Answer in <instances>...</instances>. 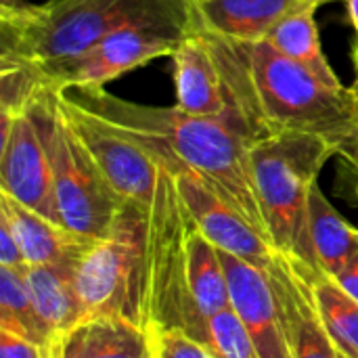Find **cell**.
Here are the masks:
<instances>
[{
    "mask_svg": "<svg viewBox=\"0 0 358 358\" xmlns=\"http://www.w3.org/2000/svg\"><path fill=\"white\" fill-rule=\"evenodd\" d=\"M0 191L63 224L46 149L27 109L0 111Z\"/></svg>",
    "mask_w": 358,
    "mask_h": 358,
    "instance_id": "cell-10",
    "label": "cell"
},
{
    "mask_svg": "<svg viewBox=\"0 0 358 358\" xmlns=\"http://www.w3.org/2000/svg\"><path fill=\"white\" fill-rule=\"evenodd\" d=\"M197 23L218 36L237 42L264 40L283 17L331 0H191Z\"/></svg>",
    "mask_w": 358,
    "mask_h": 358,
    "instance_id": "cell-16",
    "label": "cell"
},
{
    "mask_svg": "<svg viewBox=\"0 0 358 358\" xmlns=\"http://www.w3.org/2000/svg\"><path fill=\"white\" fill-rule=\"evenodd\" d=\"M206 29V27H203ZM224 71L231 101L258 138L306 134L358 157V105L352 86H329L277 52L266 40L237 42L206 29Z\"/></svg>",
    "mask_w": 358,
    "mask_h": 358,
    "instance_id": "cell-2",
    "label": "cell"
},
{
    "mask_svg": "<svg viewBox=\"0 0 358 358\" xmlns=\"http://www.w3.org/2000/svg\"><path fill=\"white\" fill-rule=\"evenodd\" d=\"M210 350L216 358H260L250 334L233 308L208 319Z\"/></svg>",
    "mask_w": 358,
    "mask_h": 358,
    "instance_id": "cell-24",
    "label": "cell"
},
{
    "mask_svg": "<svg viewBox=\"0 0 358 358\" xmlns=\"http://www.w3.org/2000/svg\"><path fill=\"white\" fill-rule=\"evenodd\" d=\"M0 355L2 358H48V348L8 329H0Z\"/></svg>",
    "mask_w": 358,
    "mask_h": 358,
    "instance_id": "cell-26",
    "label": "cell"
},
{
    "mask_svg": "<svg viewBox=\"0 0 358 358\" xmlns=\"http://www.w3.org/2000/svg\"><path fill=\"white\" fill-rule=\"evenodd\" d=\"M0 329L19 334L34 344L48 348L55 338L40 319L23 271L0 266Z\"/></svg>",
    "mask_w": 358,
    "mask_h": 358,
    "instance_id": "cell-23",
    "label": "cell"
},
{
    "mask_svg": "<svg viewBox=\"0 0 358 358\" xmlns=\"http://www.w3.org/2000/svg\"><path fill=\"white\" fill-rule=\"evenodd\" d=\"M334 279L358 302V252L348 258V262L340 268L338 275H334Z\"/></svg>",
    "mask_w": 358,
    "mask_h": 358,
    "instance_id": "cell-28",
    "label": "cell"
},
{
    "mask_svg": "<svg viewBox=\"0 0 358 358\" xmlns=\"http://www.w3.org/2000/svg\"><path fill=\"white\" fill-rule=\"evenodd\" d=\"M334 157H340V151L331 143L306 134H271L250 147L252 178L271 245L315 268L319 266L308 233V201L323 166Z\"/></svg>",
    "mask_w": 358,
    "mask_h": 358,
    "instance_id": "cell-4",
    "label": "cell"
},
{
    "mask_svg": "<svg viewBox=\"0 0 358 358\" xmlns=\"http://www.w3.org/2000/svg\"><path fill=\"white\" fill-rule=\"evenodd\" d=\"M61 105L73 132L80 136L113 191L124 201L151 208L162 166L147 149L105 117L73 105L63 96Z\"/></svg>",
    "mask_w": 358,
    "mask_h": 358,
    "instance_id": "cell-9",
    "label": "cell"
},
{
    "mask_svg": "<svg viewBox=\"0 0 358 358\" xmlns=\"http://www.w3.org/2000/svg\"><path fill=\"white\" fill-rule=\"evenodd\" d=\"M52 172L63 224L90 239H105L124 206L65 117L57 90L36 88L25 105Z\"/></svg>",
    "mask_w": 358,
    "mask_h": 358,
    "instance_id": "cell-5",
    "label": "cell"
},
{
    "mask_svg": "<svg viewBox=\"0 0 358 358\" xmlns=\"http://www.w3.org/2000/svg\"><path fill=\"white\" fill-rule=\"evenodd\" d=\"M352 90H355V94H357V105H358V73H357V80H355V84H352Z\"/></svg>",
    "mask_w": 358,
    "mask_h": 358,
    "instance_id": "cell-34",
    "label": "cell"
},
{
    "mask_svg": "<svg viewBox=\"0 0 358 358\" xmlns=\"http://www.w3.org/2000/svg\"><path fill=\"white\" fill-rule=\"evenodd\" d=\"M195 23L197 19L130 25L109 34L76 57L15 67L23 69L36 88L65 90L76 86H105L107 82L143 67L153 59L172 57L180 40Z\"/></svg>",
    "mask_w": 358,
    "mask_h": 358,
    "instance_id": "cell-8",
    "label": "cell"
},
{
    "mask_svg": "<svg viewBox=\"0 0 358 358\" xmlns=\"http://www.w3.org/2000/svg\"><path fill=\"white\" fill-rule=\"evenodd\" d=\"M191 0H44L0 8V65L29 67L84 52L113 31L195 21Z\"/></svg>",
    "mask_w": 358,
    "mask_h": 358,
    "instance_id": "cell-3",
    "label": "cell"
},
{
    "mask_svg": "<svg viewBox=\"0 0 358 358\" xmlns=\"http://www.w3.org/2000/svg\"><path fill=\"white\" fill-rule=\"evenodd\" d=\"M231 289V308L250 334L260 358H292L273 285L264 271L218 250Z\"/></svg>",
    "mask_w": 358,
    "mask_h": 358,
    "instance_id": "cell-13",
    "label": "cell"
},
{
    "mask_svg": "<svg viewBox=\"0 0 358 358\" xmlns=\"http://www.w3.org/2000/svg\"><path fill=\"white\" fill-rule=\"evenodd\" d=\"M25 0H0V8H10V6H19Z\"/></svg>",
    "mask_w": 358,
    "mask_h": 358,
    "instance_id": "cell-31",
    "label": "cell"
},
{
    "mask_svg": "<svg viewBox=\"0 0 358 358\" xmlns=\"http://www.w3.org/2000/svg\"><path fill=\"white\" fill-rule=\"evenodd\" d=\"M151 340V352L155 358H216L208 346L193 340L182 331L172 329H147Z\"/></svg>",
    "mask_w": 358,
    "mask_h": 358,
    "instance_id": "cell-25",
    "label": "cell"
},
{
    "mask_svg": "<svg viewBox=\"0 0 358 358\" xmlns=\"http://www.w3.org/2000/svg\"><path fill=\"white\" fill-rule=\"evenodd\" d=\"M63 358H149V331L122 319H88L61 338Z\"/></svg>",
    "mask_w": 358,
    "mask_h": 358,
    "instance_id": "cell-17",
    "label": "cell"
},
{
    "mask_svg": "<svg viewBox=\"0 0 358 358\" xmlns=\"http://www.w3.org/2000/svg\"><path fill=\"white\" fill-rule=\"evenodd\" d=\"M55 355H57V358H63V352H61V340H55Z\"/></svg>",
    "mask_w": 358,
    "mask_h": 358,
    "instance_id": "cell-32",
    "label": "cell"
},
{
    "mask_svg": "<svg viewBox=\"0 0 358 358\" xmlns=\"http://www.w3.org/2000/svg\"><path fill=\"white\" fill-rule=\"evenodd\" d=\"M48 358H57V355H55V342L48 346Z\"/></svg>",
    "mask_w": 358,
    "mask_h": 358,
    "instance_id": "cell-33",
    "label": "cell"
},
{
    "mask_svg": "<svg viewBox=\"0 0 358 358\" xmlns=\"http://www.w3.org/2000/svg\"><path fill=\"white\" fill-rule=\"evenodd\" d=\"M172 63L176 107L206 117H218L235 111L231 107L224 71L199 23H195L180 40L172 55Z\"/></svg>",
    "mask_w": 358,
    "mask_h": 358,
    "instance_id": "cell-14",
    "label": "cell"
},
{
    "mask_svg": "<svg viewBox=\"0 0 358 358\" xmlns=\"http://www.w3.org/2000/svg\"><path fill=\"white\" fill-rule=\"evenodd\" d=\"M149 208L124 201L111 233L82 256L73 281L88 319L149 325Z\"/></svg>",
    "mask_w": 358,
    "mask_h": 358,
    "instance_id": "cell-6",
    "label": "cell"
},
{
    "mask_svg": "<svg viewBox=\"0 0 358 358\" xmlns=\"http://www.w3.org/2000/svg\"><path fill=\"white\" fill-rule=\"evenodd\" d=\"M23 275L36 310L55 340H61L86 321V310L73 281L76 271L52 266H25Z\"/></svg>",
    "mask_w": 358,
    "mask_h": 358,
    "instance_id": "cell-18",
    "label": "cell"
},
{
    "mask_svg": "<svg viewBox=\"0 0 358 358\" xmlns=\"http://www.w3.org/2000/svg\"><path fill=\"white\" fill-rule=\"evenodd\" d=\"M189 254V285L199 313L210 319L231 308V289L218 248L193 227L187 241Z\"/></svg>",
    "mask_w": 358,
    "mask_h": 358,
    "instance_id": "cell-22",
    "label": "cell"
},
{
    "mask_svg": "<svg viewBox=\"0 0 358 358\" xmlns=\"http://www.w3.org/2000/svg\"><path fill=\"white\" fill-rule=\"evenodd\" d=\"M346 2V8H348V17H350V23L357 31V46L358 48V0H344Z\"/></svg>",
    "mask_w": 358,
    "mask_h": 358,
    "instance_id": "cell-30",
    "label": "cell"
},
{
    "mask_svg": "<svg viewBox=\"0 0 358 358\" xmlns=\"http://www.w3.org/2000/svg\"><path fill=\"white\" fill-rule=\"evenodd\" d=\"M57 92L65 101L120 126L162 168L195 172L271 243L250 166V147L258 136L239 113L193 115L176 105L157 107L126 101L105 86H76Z\"/></svg>",
    "mask_w": 358,
    "mask_h": 358,
    "instance_id": "cell-1",
    "label": "cell"
},
{
    "mask_svg": "<svg viewBox=\"0 0 358 358\" xmlns=\"http://www.w3.org/2000/svg\"><path fill=\"white\" fill-rule=\"evenodd\" d=\"M344 162V172L350 176V189H352V195L358 201V157H346L342 159Z\"/></svg>",
    "mask_w": 358,
    "mask_h": 358,
    "instance_id": "cell-29",
    "label": "cell"
},
{
    "mask_svg": "<svg viewBox=\"0 0 358 358\" xmlns=\"http://www.w3.org/2000/svg\"><path fill=\"white\" fill-rule=\"evenodd\" d=\"M0 214L8 220L27 266H52L76 271L82 256L96 239L80 235L21 206L0 191Z\"/></svg>",
    "mask_w": 358,
    "mask_h": 358,
    "instance_id": "cell-15",
    "label": "cell"
},
{
    "mask_svg": "<svg viewBox=\"0 0 358 358\" xmlns=\"http://www.w3.org/2000/svg\"><path fill=\"white\" fill-rule=\"evenodd\" d=\"M352 57H355V67H357V73H358V48H355Z\"/></svg>",
    "mask_w": 358,
    "mask_h": 358,
    "instance_id": "cell-35",
    "label": "cell"
},
{
    "mask_svg": "<svg viewBox=\"0 0 358 358\" xmlns=\"http://www.w3.org/2000/svg\"><path fill=\"white\" fill-rule=\"evenodd\" d=\"M195 227L170 170H159L155 199L149 208V325L191 336L210 348L208 319L199 313L189 285L187 241Z\"/></svg>",
    "mask_w": 358,
    "mask_h": 358,
    "instance_id": "cell-7",
    "label": "cell"
},
{
    "mask_svg": "<svg viewBox=\"0 0 358 358\" xmlns=\"http://www.w3.org/2000/svg\"><path fill=\"white\" fill-rule=\"evenodd\" d=\"M300 268L310 283L323 325L340 355L358 358V302L321 268L300 260Z\"/></svg>",
    "mask_w": 358,
    "mask_h": 358,
    "instance_id": "cell-21",
    "label": "cell"
},
{
    "mask_svg": "<svg viewBox=\"0 0 358 358\" xmlns=\"http://www.w3.org/2000/svg\"><path fill=\"white\" fill-rule=\"evenodd\" d=\"M308 233L317 266L331 277L358 252V231L331 206L319 182L310 191Z\"/></svg>",
    "mask_w": 358,
    "mask_h": 358,
    "instance_id": "cell-20",
    "label": "cell"
},
{
    "mask_svg": "<svg viewBox=\"0 0 358 358\" xmlns=\"http://www.w3.org/2000/svg\"><path fill=\"white\" fill-rule=\"evenodd\" d=\"M0 266L25 271L27 262L23 258V252L19 248V241L8 224V220L0 214Z\"/></svg>",
    "mask_w": 358,
    "mask_h": 358,
    "instance_id": "cell-27",
    "label": "cell"
},
{
    "mask_svg": "<svg viewBox=\"0 0 358 358\" xmlns=\"http://www.w3.org/2000/svg\"><path fill=\"white\" fill-rule=\"evenodd\" d=\"M149 358H155V357H153V352H151V357H149Z\"/></svg>",
    "mask_w": 358,
    "mask_h": 358,
    "instance_id": "cell-37",
    "label": "cell"
},
{
    "mask_svg": "<svg viewBox=\"0 0 358 358\" xmlns=\"http://www.w3.org/2000/svg\"><path fill=\"white\" fill-rule=\"evenodd\" d=\"M317 8L319 6H306L300 8L287 17H283L281 21H277L268 34L264 36V40L283 57H287L289 61L306 67L310 73H315L319 80H323L329 86L342 88V80L336 73V69L331 67L323 44H321V31L317 25Z\"/></svg>",
    "mask_w": 358,
    "mask_h": 358,
    "instance_id": "cell-19",
    "label": "cell"
},
{
    "mask_svg": "<svg viewBox=\"0 0 358 358\" xmlns=\"http://www.w3.org/2000/svg\"><path fill=\"white\" fill-rule=\"evenodd\" d=\"M266 277L275 292L292 358H338V350L319 315L310 283L300 268V260L275 252Z\"/></svg>",
    "mask_w": 358,
    "mask_h": 358,
    "instance_id": "cell-12",
    "label": "cell"
},
{
    "mask_svg": "<svg viewBox=\"0 0 358 358\" xmlns=\"http://www.w3.org/2000/svg\"><path fill=\"white\" fill-rule=\"evenodd\" d=\"M338 358H348V357H344V355H340V352H338Z\"/></svg>",
    "mask_w": 358,
    "mask_h": 358,
    "instance_id": "cell-36",
    "label": "cell"
},
{
    "mask_svg": "<svg viewBox=\"0 0 358 358\" xmlns=\"http://www.w3.org/2000/svg\"><path fill=\"white\" fill-rule=\"evenodd\" d=\"M172 174L189 214L203 237L218 250L229 252L266 273L277 250L237 210L222 201L195 172L189 168H178Z\"/></svg>",
    "mask_w": 358,
    "mask_h": 358,
    "instance_id": "cell-11",
    "label": "cell"
}]
</instances>
